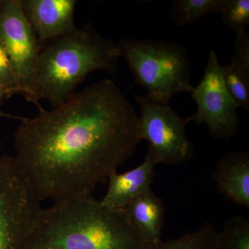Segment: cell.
<instances>
[{
	"label": "cell",
	"mask_w": 249,
	"mask_h": 249,
	"mask_svg": "<svg viewBox=\"0 0 249 249\" xmlns=\"http://www.w3.org/2000/svg\"><path fill=\"white\" fill-rule=\"evenodd\" d=\"M123 209L92 194L53 201L41 210L26 249H150Z\"/></svg>",
	"instance_id": "7a4b0ae2"
},
{
	"label": "cell",
	"mask_w": 249,
	"mask_h": 249,
	"mask_svg": "<svg viewBox=\"0 0 249 249\" xmlns=\"http://www.w3.org/2000/svg\"><path fill=\"white\" fill-rule=\"evenodd\" d=\"M0 43L9 55L24 94L35 68L40 45L23 11L21 0H0Z\"/></svg>",
	"instance_id": "ba28073f"
},
{
	"label": "cell",
	"mask_w": 249,
	"mask_h": 249,
	"mask_svg": "<svg viewBox=\"0 0 249 249\" xmlns=\"http://www.w3.org/2000/svg\"><path fill=\"white\" fill-rule=\"evenodd\" d=\"M223 81L236 107L249 109V79L230 63L222 66Z\"/></svg>",
	"instance_id": "2e32d148"
},
{
	"label": "cell",
	"mask_w": 249,
	"mask_h": 249,
	"mask_svg": "<svg viewBox=\"0 0 249 249\" xmlns=\"http://www.w3.org/2000/svg\"><path fill=\"white\" fill-rule=\"evenodd\" d=\"M157 165L151 152L147 149L145 160L137 168L121 174L112 172L107 178V193L101 202L114 209H124L131 201L151 189Z\"/></svg>",
	"instance_id": "30bf717a"
},
{
	"label": "cell",
	"mask_w": 249,
	"mask_h": 249,
	"mask_svg": "<svg viewBox=\"0 0 249 249\" xmlns=\"http://www.w3.org/2000/svg\"><path fill=\"white\" fill-rule=\"evenodd\" d=\"M117 43L100 35L91 22L81 29L40 46L35 68L23 96L40 106L45 100L53 108L67 102L92 71L114 76L119 62Z\"/></svg>",
	"instance_id": "3957f363"
},
{
	"label": "cell",
	"mask_w": 249,
	"mask_h": 249,
	"mask_svg": "<svg viewBox=\"0 0 249 249\" xmlns=\"http://www.w3.org/2000/svg\"><path fill=\"white\" fill-rule=\"evenodd\" d=\"M213 178L225 199L249 209V152H229L218 162Z\"/></svg>",
	"instance_id": "8fae6325"
},
{
	"label": "cell",
	"mask_w": 249,
	"mask_h": 249,
	"mask_svg": "<svg viewBox=\"0 0 249 249\" xmlns=\"http://www.w3.org/2000/svg\"><path fill=\"white\" fill-rule=\"evenodd\" d=\"M219 249H249V220L237 214L224 223L219 232Z\"/></svg>",
	"instance_id": "9a60e30c"
},
{
	"label": "cell",
	"mask_w": 249,
	"mask_h": 249,
	"mask_svg": "<svg viewBox=\"0 0 249 249\" xmlns=\"http://www.w3.org/2000/svg\"><path fill=\"white\" fill-rule=\"evenodd\" d=\"M222 67L217 54L211 49L204 77L191 92V98L197 106L191 118L197 125L207 124L213 138L229 140L238 132L240 120L237 107L223 81Z\"/></svg>",
	"instance_id": "52a82bcc"
},
{
	"label": "cell",
	"mask_w": 249,
	"mask_h": 249,
	"mask_svg": "<svg viewBox=\"0 0 249 249\" xmlns=\"http://www.w3.org/2000/svg\"><path fill=\"white\" fill-rule=\"evenodd\" d=\"M21 3L40 46L78 29L76 0H21Z\"/></svg>",
	"instance_id": "9c48e42d"
},
{
	"label": "cell",
	"mask_w": 249,
	"mask_h": 249,
	"mask_svg": "<svg viewBox=\"0 0 249 249\" xmlns=\"http://www.w3.org/2000/svg\"><path fill=\"white\" fill-rule=\"evenodd\" d=\"M22 118L15 160L40 201L92 194L141 142L134 106L111 80L87 87L52 110Z\"/></svg>",
	"instance_id": "6da1fadb"
},
{
	"label": "cell",
	"mask_w": 249,
	"mask_h": 249,
	"mask_svg": "<svg viewBox=\"0 0 249 249\" xmlns=\"http://www.w3.org/2000/svg\"><path fill=\"white\" fill-rule=\"evenodd\" d=\"M0 91L9 98L18 93L17 80L9 55L0 43Z\"/></svg>",
	"instance_id": "ac0fdd59"
},
{
	"label": "cell",
	"mask_w": 249,
	"mask_h": 249,
	"mask_svg": "<svg viewBox=\"0 0 249 249\" xmlns=\"http://www.w3.org/2000/svg\"><path fill=\"white\" fill-rule=\"evenodd\" d=\"M42 209L15 157L0 156V249H26Z\"/></svg>",
	"instance_id": "8992f818"
},
{
	"label": "cell",
	"mask_w": 249,
	"mask_h": 249,
	"mask_svg": "<svg viewBox=\"0 0 249 249\" xmlns=\"http://www.w3.org/2000/svg\"><path fill=\"white\" fill-rule=\"evenodd\" d=\"M222 21L236 35L245 32L249 24V0H227L222 10Z\"/></svg>",
	"instance_id": "e0dca14e"
},
{
	"label": "cell",
	"mask_w": 249,
	"mask_h": 249,
	"mask_svg": "<svg viewBox=\"0 0 249 249\" xmlns=\"http://www.w3.org/2000/svg\"><path fill=\"white\" fill-rule=\"evenodd\" d=\"M150 249H219V231L206 222L194 232H186L175 240L160 241Z\"/></svg>",
	"instance_id": "5bb4252c"
},
{
	"label": "cell",
	"mask_w": 249,
	"mask_h": 249,
	"mask_svg": "<svg viewBox=\"0 0 249 249\" xmlns=\"http://www.w3.org/2000/svg\"><path fill=\"white\" fill-rule=\"evenodd\" d=\"M142 111L137 133L148 142L157 165H180L194 157V143L186 134L191 116L182 118L169 102L141 95L134 96Z\"/></svg>",
	"instance_id": "5b68a950"
},
{
	"label": "cell",
	"mask_w": 249,
	"mask_h": 249,
	"mask_svg": "<svg viewBox=\"0 0 249 249\" xmlns=\"http://www.w3.org/2000/svg\"><path fill=\"white\" fill-rule=\"evenodd\" d=\"M117 48L136 84L146 89L150 97L169 102L177 93L193 91L191 58L181 44L125 37L119 41Z\"/></svg>",
	"instance_id": "277c9868"
},
{
	"label": "cell",
	"mask_w": 249,
	"mask_h": 249,
	"mask_svg": "<svg viewBox=\"0 0 249 249\" xmlns=\"http://www.w3.org/2000/svg\"><path fill=\"white\" fill-rule=\"evenodd\" d=\"M123 209L148 245L152 247L162 240L165 206L163 199L156 196L152 189L131 201Z\"/></svg>",
	"instance_id": "7c38bea8"
},
{
	"label": "cell",
	"mask_w": 249,
	"mask_h": 249,
	"mask_svg": "<svg viewBox=\"0 0 249 249\" xmlns=\"http://www.w3.org/2000/svg\"><path fill=\"white\" fill-rule=\"evenodd\" d=\"M230 64L249 79V34L247 31L236 35Z\"/></svg>",
	"instance_id": "d6986e66"
},
{
	"label": "cell",
	"mask_w": 249,
	"mask_h": 249,
	"mask_svg": "<svg viewBox=\"0 0 249 249\" xmlns=\"http://www.w3.org/2000/svg\"><path fill=\"white\" fill-rule=\"evenodd\" d=\"M4 97V95H3V93L0 91V117L14 118V116L10 115V114H6V113L3 112V111H1V100H2V98Z\"/></svg>",
	"instance_id": "ffe728a7"
},
{
	"label": "cell",
	"mask_w": 249,
	"mask_h": 249,
	"mask_svg": "<svg viewBox=\"0 0 249 249\" xmlns=\"http://www.w3.org/2000/svg\"><path fill=\"white\" fill-rule=\"evenodd\" d=\"M227 0H173L170 17L178 27H185L213 14H221Z\"/></svg>",
	"instance_id": "4fadbf2b"
}]
</instances>
